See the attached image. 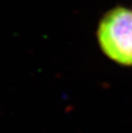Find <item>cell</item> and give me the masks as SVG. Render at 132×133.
Here are the masks:
<instances>
[{
    "mask_svg": "<svg viewBox=\"0 0 132 133\" xmlns=\"http://www.w3.org/2000/svg\"><path fill=\"white\" fill-rule=\"evenodd\" d=\"M98 42L103 53L118 64L132 65V11L117 6L99 22Z\"/></svg>",
    "mask_w": 132,
    "mask_h": 133,
    "instance_id": "1",
    "label": "cell"
}]
</instances>
